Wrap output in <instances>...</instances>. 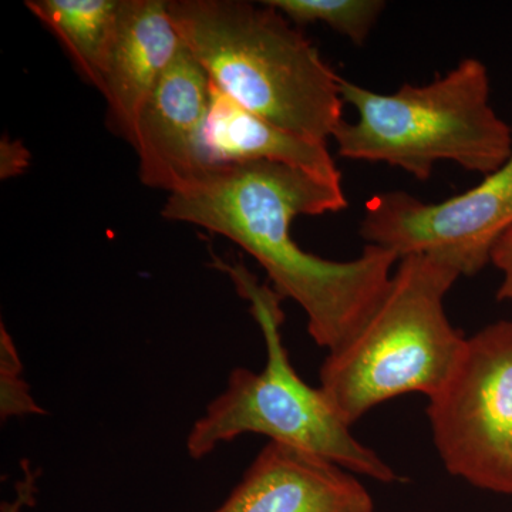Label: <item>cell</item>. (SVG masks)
Segmentation results:
<instances>
[{"mask_svg": "<svg viewBox=\"0 0 512 512\" xmlns=\"http://www.w3.org/2000/svg\"><path fill=\"white\" fill-rule=\"evenodd\" d=\"M346 207L342 180L255 161L208 165L168 195L161 215L221 235L247 252L264 269L268 285L305 313L313 342L332 352L375 311L400 261L376 245H365L350 261H332L293 239L295 218Z\"/></svg>", "mask_w": 512, "mask_h": 512, "instance_id": "cell-1", "label": "cell"}, {"mask_svg": "<svg viewBox=\"0 0 512 512\" xmlns=\"http://www.w3.org/2000/svg\"><path fill=\"white\" fill-rule=\"evenodd\" d=\"M184 46L217 92L298 136L328 144L343 120L340 79L268 3L168 0Z\"/></svg>", "mask_w": 512, "mask_h": 512, "instance_id": "cell-2", "label": "cell"}, {"mask_svg": "<svg viewBox=\"0 0 512 512\" xmlns=\"http://www.w3.org/2000/svg\"><path fill=\"white\" fill-rule=\"evenodd\" d=\"M340 94L357 114L332 137L346 160L387 164L427 181L440 161L485 177L511 156L512 126L494 110L490 73L476 57L431 83H404L392 94L342 77Z\"/></svg>", "mask_w": 512, "mask_h": 512, "instance_id": "cell-3", "label": "cell"}, {"mask_svg": "<svg viewBox=\"0 0 512 512\" xmlns=\"http://www.w3.org/2000/svg\"><path fill=\"white\" fill-rule=\"evenodd\" d=\"M460 278L434 256L400 259L375 311L320 367L319 387L346 423L404 394L430 399L443 389L467 339L444 305Z\"/></svg>", "mask_w": 512, "mask_h": 512, "instance_id": "cell-4", "label": "cell"}, {"mask_svg": "<svg viewBox=\"0 0 512 512\" xmlns=\"http://www.w3.org/2000/svg\"><path fill=\"white\" fill-rule=\"evenodd\" d=\"M215 265L231 276L265 340L266 363L259 372L237 367L227 387L208 404L192 424L187 453L194 460L210 456L221 444L244 434H259L272 443L284 444L326 458L356 476L380 483L399 480L396 471L375 450L350 431L320 387L305 382L293 367L282 340L284 299L266 284H259L242 265L214 258Z\"/></svg>", "mask_w": 512, "mask_h": 512, "instance_id": "cell-5", "label": "cell"}, {"mask_svg": "<svg viewBox=\"0 0 512 512\" xmlns=\"http://www.w3.org/2000/svg\"><path fill=\"white\" fill-rule=\"evenodd\" d=\"M433 443L451 476L512 495V322L466 339L456 369L429 399Z\"/></svg>", "mask_w": 512, "mask_h": 512, "instance_id": "cell-6", "label": "cell"}, {"mask_svg": "<svg viewBox=\"0 0 512 512\" xmlns=\"http://www.w3.org/2000/svg\"><path fill=\"white\" fill-rule=\"evenodd\" d=\"M512 227V153L480 184L456 197L424 202L389 191L367 201L359 235L399 259L429 255L473 276L490 264L495 242Z\"/></svg>", "mask_w": 512, "mask_h": 512, "instance_id": "cell-7", "label": "cell"}, {"mask_svg": "<svg viewBox=\"0 0 512 512\" xmlns=\"http://www.w3.org/2000/svg\"><path fill=\"white\" fill-rule=\"evenodd\" d=\"M211 103L210 79L184 46L138 116L133 148L141 183L170 195L210 165L205 130Z\"/></svg>", "mask_w": 512, "mask_h": 512, "instance_id": "cell-8", "label": "cell"}, {"mask_svg": "<svg viewBox=\"0 0 512 512\" xmlns=\"http://www.w3.org/2000/svg\"><path fill=\"white\" fill-rule=\"evenodd\" d=\"M356 474L284 444H268L237 487L212 512H373Z\"/></svg>", "mask_w": 512, "mask_h": 512, "instance_id": "cell-9", "label": "cell"}, {"mask_svg": "<svg viewBox=\"0 0 512 512\" xmlns=\"http://www.w3.org/2000/svg\"><path fill=\"white\" fill-rule=\"evenodd\" d=\"M183 49L168 0H126L100 93L111 133L131 147L144 104Z\"/></svg>", "mask_w": 512, "mask_h": 512, "instance_id": "cell-10", "label": "cell"}, {"mask_svg": "<svg viewBox=\"0 0 512 512\" xmlns=\"http://www.w3.org/2000/svg\"><path fill=\"white\" fill-rule=\"evenodd\" d=\"M205 151L210 164L265 161L291 165L329 180H342L328 144L275 126L242 109L214 87Z\"/></svg>", "mask_w": 512, "mask_h": 512, "instance_id": "cell-11", "label": "cell"}, {"mask_svg": "<svg viewBox=\"0 0 512 512\" xmlns=\"http://www.w3.org/2000/svg\"><path fill=\"white\" fill-rule=\"evenodd\" d=\"M126 0H26V9L63 47L77 73L101 90Z\"/></svg>", "mask_w": 512, "mask_h": 512, "instance_id": "cell-12", "label": "cell"}, {"mask_svg": "<svg viewBox=\"0 0 512 512\" xmlns=\"http://www.w3.org/2000/svg\"><path fill=\"white\" fill-rule=\"evenodd\" d=\"M293 25L325 23L356 46L365 45L386 2L382 0H265Z\"/></svg>", "mask_w": 512, "mask_h": 512, "instance_id": "cell-13", "label": "cell"}, {"mask_svg": "<svg viewBox=\"0 0 512 512\" xmlns=\"http://www.w3.org/2000/svg\"><path fill=\"white\" fill-rule=\"evenodd\" d=\"M23 367L19 352L6 326H0V417L2 420L15 417L45 414L30 393L29 384L22 376Z\"/></svg>", "mask_w": 512, "mask_h": 512, "instance_id": "cell-14", "label": "cell"}, {"mask_svg": "<svg viewBox=\"0 0 512 512\" xmlns=\"http://www.w3.org/2000/svg\"><path fill=\"white\" fill-rule=\"evenodd\" d=\"M490 264L503 275V281L497 289L498 301L512 303V227L495 242Z\"/></svg>", "mask_w": 512, "mask_h": 512, "instance_id": "cell-15", "label": "cell"}, {"mask_svg": "<svg viewBox=\"0 0 512 512\" xmlns=\"http://www.w3.org/2000/svg\"><path fill=\"white\" fill-rule=\"evenodd\" d=\"M23 476L19 483H16V495L12 501L2 503L0 512H22L23 508L35 504L37 493V477L39 471L33 470L29 461L22 463Z\"/></svg>", "mask_w": 512, "mask_h": 512, "instance_id": "cell-16", "label": "cell"}]
</instances>
